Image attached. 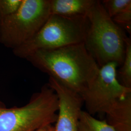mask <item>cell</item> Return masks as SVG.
<instances>
[{"label": "cell", "instance_id": "1", "mask_svg": "<svg viewBox=\"0 0 131 131\" xmlns=\"http://www.w3.org/2000/svg\"><path fill=\"white\" fill-rule=\"evenodd\" d=\"M26 59L49 77L80 95L100 68L84 43L38 51Z\"/></svg>", "mask_w": 131, "mask_h": 131}, {"label": "cell", "instance_id": "2", "mask_svg": "<svg viewBox=\"0 0 131 131\" xmlns=\"http://www.w3.org/2000/svg\"><path fill=\"white\" fill-rule=\"evenodd\" d=\"M88 24L84 44L99 67L114 62L121 66L125 56L127 37L121 27L96 1L86 16Z\"/></svg>", "mask_w": 131, "mask_h": 131}, {"label": "cell", "instance_id": "3", "mask_svg": "<svg viewBox=\"0 0 131 131\" xmlns=\"http://www.w3.org/2000/svg\"><path fill=\"white\" fill-rule=\"evenodd\" d=\"M58 100L48 85L20 107L7 108L0 100V131H36L56 122Z\"/></svg>", "mask_w": 131, "mask_h": 131}, {"label": "cell", "instance_id": "4", "mask_svg": "<svg viewBox=\"0 0 131 131\" xmlns=\"http://www.w3.org/2000/svg\"><path fill=\"white\" fill-rule=\"evenodd\" d=\"M88 24L85 16L68 17L51 14L34 37L13 52L16 57L26 59L39 50L84 43Z\"/></svg>", "mask_w": 131, "mask_h": 131}, {"label": "cell", "instance_id": "5", "mask_svg": "<svg viewBox=\"0 0 131 131\" xmlns=\"http://www.w3.org/2000/svg\"><path fill=\"white\" fill-rule=\"evenodd\" d=\"M51 15L50 0H22L18 9L0 24V43L13 50L38 32Z\"/></svg>", "mask_w": 131, "mask_h": 131}, {"label": "cell", "instance_id": "6", "mask_svg": "<svg viewBox=\"0 0 131 131\" xmlns=\"http://www.w3.org/2000/svg\"><path fill=\"white\" fill-rule=\"evenodd\" d=\"M118 66L111 62L100 67L97 75L80 94L86 112L91 115L105 114L118 101L131 93V89L123 85L117 78Z\"/></svg>", "mask_w": 131, "mask_h": 131}, {"label": "cell", "instance_id": "7", "mask_svg": "<svg viewBox=\"0 0 131 131\" xmlns=\"http://www.w3.org/2000/svg\"><path fill=\"white\" fill-rule=\"evenodd\" d=\"M48 84L54 91L58 100L54 130L78 131L80 113L84 104L81 95L51 77H49Z\"/></svg>", "mask_w": 131, "mask_h": 131}, {"label": "cell", "instance_id": "8", "mask_svg": "<svg viewBox=\"0 0 131 131\" xmlns=\"http://www.w3.org/2000/svg\"><path fill=\"white\" fill-rule=\"evenodd\" d=\"M105 115V121L115 131H131V93L118 101Z\"/></svg>", "mask_w": 131, "mask_h": 131}, {"label": "cell", "instance_id": "9", "mask_svg": "<svg viewBox=\"0 0 131 131\" xmlns=\"http://www.w3.org/2000/svg\"><path fill=\"white\" fill-rule=\"evenodd\" d=\"M97 0H50L51 13L64 17L86 16Z\"/></svg>", "mask_w": 131, "mask_h": 131}, {"label": "cell", "instance_id": "10", "mask_svg": "<svg viewBox=\"0 0 131 131\" xmlns=\"http://www.w3.org/2000/svg\"><path fill=\"white\" fill-rule=\"evenodd\" d=\"M78 131H115L105 121L99 120L82 110L80 116Z\"/></svg>", "mask_w": 131, "mask_h": 131}, {"label": "cell", "instance_id": "11", "mask_svg": "<svg viewBox=\"0 0 131 131\" xmlns=\"http://www.w3.org/2000/svg\"><path fill=\"white\" fill-rule=\"evenodd\" d=\"M121 66L117 71V78L123 85L131 89V39L129 37L126 39L124 59Z\"/></svg>", "mask_w": 131, "mask_h": 131}, {"label": "cell", "instance_id": "12", "mask_svg": "<svg viewBox=\"0 0 131 131\" xmlns=\"http://www.w3.org/2000/svg\"><path fill=\"white\" fill-rule=\"evenodd\" d=\"M101 2L106 12L111 18L131 5V0H104Z\"/></svg>", "mask_w": 131, "mask_h": 131}, {"label": "cell", "instance_id": "13", "mask_svg": "<svg viewBox=\"0 0 131 131\" xmlns=\"http://www.w3.org/2000/svg\"><path fill=\"white\" fill-rule=\"evenodd\" d=\"M22 0H0V24L18 9Z\"/></svg>", "mask_w": 131, "mask_h": 131}, {"label": "cell", "instance_id": "14", "mask_svg": "<svg viewBox=\"0 0 131 131\" xmlns=\"http://www.w3.org/2000/svg\"><path fill=\"white\" fill-rule=\"evenodd\" d=\"M113 21L120 27L125 28L128 33L131 34V5L123 11L117 14L112 18Z\"/></svg>", "mask_w": 131, "mask_h": 131}, {"label": "cell", "instance_id": "15", "mask_svg": "<svg viewBox=\"0 0 131 131\" xmlns=\"http://www.w3.org/2000/svg\"><path fill=\"white\" fill-rule=\"evenodd\" d=\"M51 126H52V125H49V126H47L42 127L41 128L38 129V130L36 131H49L50 129Z\"/></svg>", "mask_w": 131, "mask_h": 131}, {"label": "cell", "instance_id": "16", "mask_svg": "<svg viewBox=\"0 0 131 131\" xmlns=\"http://www.w3.org/2000/svg\"><path fill=\"white\" fill-rule=\"evenodd\" d=\"M49 131H54V127H53L52 126H51V128H50V130H49Z\"/></svg>", "mask_w": 131, "mask_h": 131}]
</instances>
